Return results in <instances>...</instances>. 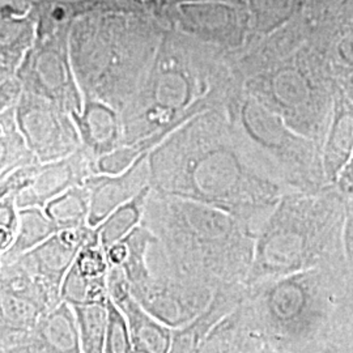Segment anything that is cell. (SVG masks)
I'll return each mask as SVG.
<instances>
[{
	"label": "cell",
	"mask_w": 353,
	"mask_h": 353,
	"mask_svg": "<svg viewBox=\"0 0 353 353\" xmlns=\"http://www.w3.org/2000/svg\"><path fill=\"white\" fill-rule=\"evenodd\" d=\"M80 336L81 353H105L108 334L106 305L72 306Z\"/></svg>",
	"instance_id": "cell-25"
},
{
	"label": "cell",
	"mask_w": 353,
	"mask_h": 353,
	"mask_svg": "<svg viewBox=\"0 0 353 353\" xmlns=\"http://www.w3.org/2000/svg\"><path fill=\"white\" fill-rule=\"evenodd\" d=\"M92 233L93 228L89 225L61 230L51 236L49 240L38 245L37 248L13 261L21 263L50 290L61 294L64 276L74 265L77 254L88 242Z\"/></svg>",
	"instance_id": "cell-11"
},
{
	"label": "cell",
	"mask_w": 353,
	"mask_h": 353,
	"mask_svg": "<svg viewBox=\"0 0 353 353\" xmlns=\"http://www.w3.org/2000/svg\"><path fill=\"white\" fill-rule=\"evenodd\" d=\"M248 296L246 284L219 287L208 306L182 327L173 328L169 353H195L214 326L232 313Z\"/></svg>",
	"instance_id": "cell-15"
},
{
	"label": "cell",
	"mask_w": 353,
	"mask_h": 353,
	"mask_svg": "<svg viewBox=\"0 0 353 353\" xmlns=\"http://www.w3.org/2000/svg\"><path fill=\"white\" fill-rule=\"evenodd\" d=\"M341 92L353 102V68L341 79Z\"/></svg>",
	"instance_id": "cell-30"
},
{
	"label": "cell",
	"mask_w": 353,
	"mask_h": 353,
	"mask_svg": "<svg viewBox=\"0 0 353 353\" xmlns=\"http://www.w3.org/2000/svg\"><path fill=\"white\" fill-rule=\"evenodd\" d=\"M261 353H290L288 351H285V350H283V348H278V347H274V345H271V344H265V348L262 350V352Z\"/></svg>",
	"instance_id": "cell-32"
},
{
	"label": "cell",
	"mask_w": 353,
	"mask_h": 353,
	"mask_svg": "<svg viewBox=\"0 0 353 353\" xmlns=\"http://www.w3.org/2000/svg\"><path fill=\"white\" fill-rule=\"evenodd\" d=\"M265 344V335L246 296L214 326L195 353H261Z\"/></svg>",
	"instance_id": "cell-13"
},
{
	"label": "cell",
	"mask_w": 353,
	"mask_h": 353,
	"mask_svg": "<svg viewBox=\"0 0 353 353\" xmlns=\"http://www.w3.org/2000/svg\"><path fill=\"white\" fill-rule=\"evenodd\" d=\"M16 117L28 145L41 163L62 160L81 147L71 114L43 97L23 92Z\"/></svg>",
	"instance_id": "cell-9"
},
{
	"label": "cell",
	"mask_w": 353,
	"mask_h": 353,
	"mask_svg": "<svg viewBox=\"0 0 353 353\" xmlns=\"http://www.w3.org/2000/svg\"><path fill=\"white\" fill-rule=\"evenodd\" d=\"M148 157L150 153L141 154L119 174H92L85 179L83 186L89 192V227L100 225L118 207L150 188Z\"/></svg>",
	"instance_id": "cell-12"
},
{
	"label": "cell",
	"mask_w": 353,
	"mask_h": 353,
	"mask_svg": "<svg viewBox=\"0 0 353 353\" xmlns=\"http://www.w3.org/2000/svg\"><path fill=\"white\" fill-rule=\"evenodd\" d=\"M241 89L223 51L164 37L150 74L121 114L125 145L148 139L156 148L199 114L227 113Z\"/></svg>",
	"instance_id": "cell-3"
},
{
	"label": "cell",
	"mask_w": 353,
	"mask_h": 353,
	"mask_svg": "<svg viewBox=\"0 0 353 353\" xmlns=\"http://www.w3.org/2000/svg\"><path fill=\"white\" fill-rule=\"evenodd\" d=\"M336 188L341 192H345L353 188V152L348 164L345 165V168L341 172Z\"/></svg>",
	"instance_id": "cell-29"
},
{
	"label": "cell",
	"mask_w": 353,
	"mask_h": 353,
	"mask_svg": "<svg viewBox=\"0 0 353 353\" xmlns=\"http://www.w3.org/2000/svg\"><path fill=\"white\" fill-rule=\"evenodd\" d=\"M55 233H58V229L45 214L43 208H20V227L17 236L11 248L7 252H1L0 263L11 262L17 256L30 252Z\"/></svg>",
	"instance_id": "cell-20"
},
{
	"label": "cell",
	"mask_w": 353,
	"mask_h": 353,
	"mask_svg": "<svg viewBox=\"0 0 353 353\" xmlns=\"http://www.w3.org/2000/svg\"><path fill=\"white\" fill-rule=\"evenodd\" d=\"M345 201L336 186L319 192L285 191L255 241L246 285L316 267L347 265L343 250Z\"/></svg>",
	"instance_id": "cell-4"
},
{
	"label": "cell",
	"mask_w": 353,
	"mask_h": 353,
	"mask_svg": "<svg viewBox=\"0 0 353 353\" xmlns=\"http://www.w3.org/2000/svg\"><path fill=\"white\" fill-rule=\"evenodd\" d=\"M68 38L64 33L37 37L19 68L23 92L57 103L67 113H81L83 94L70 62Z\"/></svg>",
	"instance_id": "cell-7"
},
{
	"label": "cell",
	"mask_w": 353,
	"mask_h": 353,
	"mask_svg": "<svg viewBox=\"0 0 353 353\" xmlns=\"http://www.w3.org/2000/svg\"><path fill=\"white\" fill-rule=\"evenodd\" d=\"M33 331L49 353H81L75 312L70 303H59L41 318Z\"/></svg>",
	"instance_id": "cell-18"
},
{
	"label": "cell",
	"mask_w": 353,
	"mask_h": 353,
	"mask_svg": "<svg viewBox=\"0 0 353 353\" xmlns=\"http://www.w3.org/2000/svg\"><path fill=\"white\" fill-rule=\"evenodd\" d=\"M150 186L237 217L258 234L285 192L225 113L207 112L150 153Z\"/></svg>",
	"instance_id": "cell-1"
},
{
	"label": "cell",
	"mask_w": 353,
	"mask_h": 353,
	"mask_svg": "<svg viewBox=\"0 0 353 353\" xmlns=\"http://www.w3.org/2000/svg\"><path fill=\"white\" fill-rule=\"evenodd\" d=\"M43 210L58 232L85 227L90 211L88 190L84 186L71 188L48 203Z\"/></svg>",
	"instance_id": "cell-22"
},
{
	"label": "cell",
	"mask_w": 353,
	"mask_h": 353,
	"mask_svg": "<svg viewBox=\"0 0 353 353\" xmlns=\"http://www.w3.org/2000/svg\"><path fill=\"white\" fill-rule=\"evenodd\" d=\"M217 288L172 276L152 275L132 296L156 319L170 328L182 327L208 306Z\"/></svg>",
	"instance_id": "cell-10"
},
{
	"label": "cell",
	"mask_w": 353,
	"mask_h": 353,
	"mask_svg": "<svg viewBox=\"0 0 353 353\" xmlns=\"http://www.w3.org/2000/svg\"><path fill=\"white\" fill-rule=\"evenodd\" d=\"M72 119L79 131L81 147L97 161L125 145L122 115L102 102L83 99L81 113H74Z\"/></svg>",
	"instance_id": "cell-14"
},
{
	"label": "cell",
	"mask_w": 353,
	"mask_h": 353,
	"mask_svg": "<svg viewBox=\"0 0 353 353\" xmlns=\"http://www.w3.org/2000/svg\"><path fill=\"white\" fill-rule=\"evenodd\" d=\"M45 314L48 312L36 301L0 290V336L28 332Z\"/></svg>",
	"instance_id": "cell-21"
},
{
	"label": "cell",
	"mask_w": 353,
	"mask_h": 353,
	"mask_svg": "<svg viewBox=\"0 0 353 353\" xmlns=\"http://www.w3.org/2000/svg\"><path fill=\"white\" fill-rule=\"evenodd\" d=\"M343 250L347 265L353 274V207L347 208L344 229H343Z\"/></svg>",
	"instance_id": "cell-28"
},
{
	"label": "cell",
	"mask_w": 353,
	"mask_h": 353,
	"mask_svg": "<svg viewBox=\"0 0 353 353\" xmlns=\"http://www.w3.org/2000/svg\"><path fill=\"white\" fill-rule=\"evenodd\" d=\"M141 224L157 237L148 252L152 275L212 288L246 284L256 233L237 217L151 189Z\"/></svg>",
	"instance_id": "cell-2"
},
{
	"label": "cell",
	"mask_w": 353,
	"mask_h": 353,
	"mask_svg": "<svg viewBox=\"0 0 353 353\" xmlns=\"http://www.w3.org/2000/svg\"><path fill=\"white\" fill-rule=\"evenodd\" d=\"M150 192L151 186L143 190L131 201L118 207L113 214H109L100 225L96 227L103 249L125 239L135 228L139 227L143 221Z\"/></svg>",
	"instance_id": "cell-23"
},
{
	"label": "cell",
	"mask_w": 353,
	"mask_h": 353,
	"mask_svg": "<svg viewBox=\"0 0 353 353\" xmlns=\"http://www.w3.org/2000/svg\"><path fill=\"white\" fill-rule=\"evenodd\" d=\"M248 300L267 344L294 353L341 327L353 307V274L347 265L316 267L248 287Z\"/></svg>",
	"instance_id": "cell-5"
},
{
	"label": "cell",
	"mask_w": 353,
	"mask_h": 353,
	"mask_svg": "<svg viewBox=\"0 0 353 353\" xmlns=\"http://www.w3.org/2000/svg\"><path fill=\"white\" fill-rule=\"evenodd\" d=\"M126 256L121 267L131 284V290L143 287L152 278L148 265V252L152 245L157 242V237L143 224L135 228L125 239Z\"/></svg>",
	"instance_id": "cell-24"
},
{
	"label": "cell",
	"mask_w": 353,
	"mask_h": 353,
	"mask_svg": "<svg viewBox=\"0 0 353 353\" xmlns=\"http://www.w3.org/2000/svg\"><path fill=\"white\" fill-rule=\"evenodd\" d=\"M20 227V208L17 196L8 194L0 196V252H7L17 236Z\"/></svg>",
	"instance_id": "cell-27"
},
{
	"label": "cell",
	"mask_w": 353,
	"mask_h": 353,
	"mask_svg": "<svg viewBox=\"0 0 353 353\" xmlns=\"http://www.w3.org/2000/svg\"><path fill=\"white\" fill-rule=\"evenodd\" d=\"M161 39L117 29L74 30L68 38L70 62L83 99L122 114L150 74Z\"/></svg>",
	"instance_id": "cell-6"
},
{
	"label": "cell",
	"mask_w": 353,
	"mask_h": 353,
	"mask_svg": "<svg viewBox=\"0 0 353 353\" xmlns=\"http://www.w3.org/2000/svg\"><path fill=\"white\" fill-rule=\"evenodd\" d=\"M108 307V334L105 353H135L126 316L113 303L112 299L106 303Z\"/></svg>",
	"instance_id": "cell-26"
},
{
	"label": "cell",
	"mask_w": 353,
	"mask_h": 353,
	"mask_svg": "<svg viewBox=\"0 0 353 353\" xmlns=\"http://www.w3.org/2000/svg\"><path fill=\"white\" fill-rule=\"evenodd\" d=\"M92 174H96V161L84 147H80L62 160L26 165L13 170L0 179V196L17 195L19 208H45L67 190L83 186Z\"/></svg>",
	"instance_id": "cell-8"
},
{
	"label": "cell",
	"mask_w": 353,
	"mask_h": 353,
	"mask_svg": "<svg viewBox=\"0 0 353 353\" xmlns=\"http://www.w3.org/2000/svg\"><path fill=\"white\" fill-rule=\"evenodd\" d=\"M294 353H338L334 348L328 347L326 344H312L303 350H299Z\"/></svg>",
	"instance_id": "cell-31"
},
{
	"label": "cell",
	"mask_w": 353,
	"mask_h": 353,
	"mask_svg": "<svg viewBox=\"0 0 353 353\" xmlns=\"http://www.w3.org/2000/svg\"><path fill=\"white\" fill-rule=\"evenodd\" d=\"M0 130H1V165L0 176H8L13 170L26 165L41 163L37 156L28 145L16 117V106L0 110Z\"/></svg>",
	"instance_id": "cell-19"
},
{
	"label": "cell",
	"mask_w": 353,
	"mask_h": 353,
	"mask_svg": "<svg viewBox=\"0 0 353 353\" xmlns=\"http://www.w3.org/2000/svg\"><path fill=\"white\" fill-rule=\"evenodd\" d=\"M126 316L135 353H169L173 328L151 316L131 294L117 303Z\"/></svg>",
	"instance_id": "cell-17"
},
{
	"label": "cell",
	"mask_w": 353,
	"mask_h": 353,
	"mask_svg": "<svg viewBox=\"0 0 353 353\" xmlns=\"http://www.w3.org/2000/svg\"><path fill=\"white\" fill-rule=\"evenodd\" d=\"M353 152V102L343 93L335 97L331 123L322 153V173L331 186H336Z\"/></svg>",
	"instance_id": "cell-16"
}]
</instances>
